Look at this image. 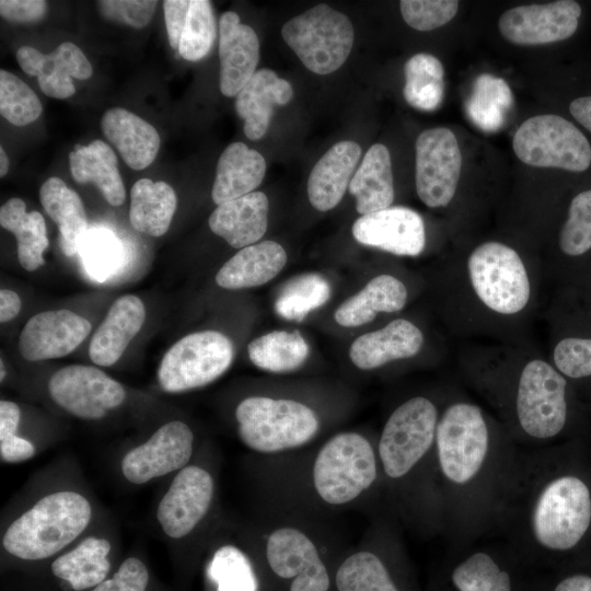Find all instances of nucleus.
<instances>
[{
    "label": "nucleus",
    "instance_id": "obj_56",
    "mask_svg": "<svg viewBox=\"0 0 591 591\" xmlns=\"http://www.w3.org/2000/svg\"><path fill=\"white\" fill-rule=\"evenodd\" d=\"M20 418L21 412L15 403L0 402V441L16 436Z\"/></svg>",
    "mask_w": 591,
    "mask_h": 591
},
{
    "label": "nucleus",
    "instance_id": "obj_46",
    "mask_svg": "<svg viewBox=\"0 0 591 591\" xmlns=\"http://www.w3.org/2000/svg\"><path fill=\"white\" fill-rule=\"evenodd\" d=\"M559 247L569 256L582 255L591 248V188L572 198L559 233Z\"/></svg>",
    "mask_w": 591,
    "mask_h": 591
},
{
    "label": "nucleus",
    "instance_id": "obj_29",
    "mask_svg": "<svg viewBox=\"0 0 591 591\" xmlns=\"http://www.w3.org/2000/svg\"><path fill=\"white\" fill-rule=\"evenodd\" d=\"M287 253L275 241L241 248L216 275L218 286L229 290L258 287L274 279L285 267Z\"/></svg>",
    "mask_w": 591,
    "mask_h": 591
},
{
    "label": "nucleus",
    "instance_id": "obj_40",
    "mask_svg": "<svg viewBox=\"0 0 591 591\" xmlns=\"http://www.w3.org/2000/svg\"><path fill=\"white\" fill-rule=\"evenodd\" d=\"M403 95L414 108L437 109L444 97V69L441 61L426 53L410 57L404 66Z\"/></svg>",
    "mask_w": 591,
    "mask_h": 591
},
{
    "label": "nucleus",
    "instance_id": "obj_43",
    "mask_svg": "<svg viewBox=\"0 0 591 591\" xmlns=\"http://www.w3.org/2000/svg\"><path fill=\"white\" fill-rule=\"evenodd\" d=\"M207 575L216 583V591H258L250 559L233 545H224L216 551Z\"/></svg>",
    "mask_w": 591,
    "mask_h": 591
},
{
    "label": "nucleus",
    "instance_id": "obj_31",
    "mask_svg": "<svg viewBox=\"0 0 591 591\" xmlns=\"http://www.w3.org/2000/svg\"><path fill=\"white\" fill-rule=\"evenodd\" d=\"M348 188L362 216L391 207L394 199L392 162L384 144L374 143L369 148Z\"/></svg>",
    "mask_w": 591,
    "mask_h": 591
},
{
    "label": "nucleus",
    "instance_id": "obj_58",
    "mask_svg": "<svg viewBox=\"0 0 591 591\" xmlns=\"http://www.w3.org/2000/svg\"><path fill=\"white\" fill-rule=\"evenodd\" d=\"M22 306L20 297L11 290L1 289L0 291V321L1 323L13 320Z\"/></svg>",
    "mask_w": 591,
    "mask_h": 591
},
{
    "label": "nucleus",
    "instance_id": "obj_57",
    "mask_svg": "<svg viewBox=\"0 0 591 591\" xmlns=\"http://www.w3.org/2000/svg\"><path fill=\"white\" fill-rule=\"evenodd\" d=\"M568 109L572 118L591 134V94L573 99Z\"/></svg>",
    "mask_w": 591,
    "mask_h": 591
},
{
    "label": "nucleus",
    "instance_id": "obj_2",
    "mask_svg": "<svg viewBox=\"0 0 591 591\" xmlns=\"http://www.w3.org/2000/svg\"><path fill=\"white\" fill-rule=\"evenodd\" d=\"M518 447L494 431L482 408L453 402L439 416L433 497L439 532L450 547L486 537Z\"/></svg>",
    "mask_w": 591,
    "mask_h": 591
},
{
    "label": "nucleus",
    "instance_id": "obj_25",
    "mask_svg": "<svg viewBox=\"0 0 591 591\" xmlns=\"http://www.w3.org/2000/svg\"><path fill=\"white\" fill-rule=\"evenodd\" d=\"M268 198L253 192L218 205L209 217L210 230L234 248H244L259 241L268 225Z\"/></svg>",
    "mask_w": 591,
    "mask_h": 591
},
{
    "label": "nucleus",
    "instance_id": "obj_21",
    "mask_svg": "<svg viewBox=\"0 0 591 591\" xmlns=\"http://www.w3.org/2000/svg\"><path fill=\"white\" fill-rule=\"evenodd\" d=\"M21 69L37 77L42 92L54 99H68L76 92L71 78L86 80L93 69L83 51L71 42L61 43L49 54L22 46L16 51Z\"/></svg>",
    "mask_w": 591,
    "mask_h": 591
},
{
    "label": "nucleus",
    "instance_id": "obj_47",
    "mask_svg": "<svg viewBox=\"0 0 591 591\" xmlns=\"http://www.w3.org/2000/svg\"><path fill=\"white\" fill-rule=\"evenodd\" d=\"M79 250L85 266L99 279L107 277L121 259L119 241L105 229L88 232Z\"/></svg>",
    "mask_w": 591,
    "mask_h": 591
},
{
    "label": "nucleus",
    "instance_id": "obj_37",
    "mask_svg": "<svg viewBox=\"0 0 591 591\" xmlns=\"http://www.w3.org/2000/svg\"><path fill=\"white\" fill-rule=\"evenodd\" d=\"M0 224L15 236L19 262L25 270L34 271L45 264L43 253L49 241L40 212H26L25 202L14 197L1 206Z\"/></svg>",
    "mask_w": 591,
    "mask_h": 591
},
{
    "label": "nucleus",
    "instance_id": "obj_10",
    "mask_svg": "<svg viewBox=\"0 0 591 591\" xmlns=\"http://www.w3.org/2000/svg\"><path fill=\"white\" fill-rule=\"evenodd\" d=\"M512 148L523 163L572 173L591 166V144L569 119L554 114L533 116L515 131Z\"/></svg>",
    "mask_w": 591,
    "mask_h": 591
},
{
    "label": "nucleus",
    "instance_id": "obj_7",
    "mask_svg": "<svg viewBox=\"0 0 591 591\" xmlns=\"http://www.w3.org/2000/svg\"><path fill=\"white\" fill-rule=\"evenodd\" d=\"M241 441L250 449L273 453L305 444L316 434L320 424L306 405L291 399L251 396L236 407Z\"/></svg>",
    "mask_w": 591,
    "mask_h": 591
},
{
    "label": "nucleus",
    "instance_id": "obj_18",
    "mask_svg": "<svg viewBox=\"0 0 591 591\" xmlns=\"http://www.w3.org/2000/svg\"><path fill=\"white\" fill-rule=\"evenodd\" d=\"M266 556L281 578H294L290 591H327L329 577L314 543L301 531L281 528L267 541Z\"/></svg>",
    "mask_w": 591,
    "mask_h": 591
},
{
    "label": "nucleus",
    "instance_id": "obj_33",
    "mask_svg": "<svg viewBox=\"0 0 591 591\" xmlns=\"http://www.w3.org/2000/svg\"><path fill=\"white\" fill-rule=\"evenodd\" d=\"M406 300L407 290L402 281L391 275H380L341 303L334 317L340 326H360L373 321L380 312L401 311Z\"/></svg>",
    "mask_w": 591,
    "mask_h": 591
},
{
    "label": "nucleus",
    "instance_id": "obj_53",
    "mask_svg": "<svg viewBox=\"0 0 591 591\" xmlns=\"http://www.w3.org/2000/svg\"><path fill=\"white\" fill-rule=\"evenodd\" d=\"M190 0H165L163 1L164 20L172 48L178 49L181 36L186 23Z\"/></svg>",
    "mask_w": 591,
    "mask_h": 591
},
{
    "label": "nucleus",
    "instance_id": "obj_8",
    "mask_svg": "<svg viewBox=\"0 0 591 591\" xmlns=\"http://www.w3.org/2000/svg\"><path fill=\"white\" fill-rule=\"evenodd\" d=\"M281 35L310 71L328 74L347 60L355 31L347 15L321 3L286 22Z\"/></svg>",
    "mask_w": 591,
    "mask_h": 591
},
{
    "label": "nucleus",
    "instance_id": "obj_54",
    "mask_svg": "<svg viewBox=\"0 0 591 591\" xmlns=\"http://www.w3.org/2000/svg\"><path fill=\"white\" fill-rule=\"evenodd\" d=\"M545 591H591V573L557 569L548 573Z\"/></svg>",
    "mask_w": 591,
    "mask_h": 591
},
{
    "label": "nucleus",
    "instance_id": "obj_60",
    "mask_svg": "<svg viewBox=\"0 0 591 591\" xmlns=\"http://www.w3.org/2000/svg\"><path fill=\"white\" fill-rule=\"evenodd\" d=\"M0 368H1L0 378H1V381H3L4 375H5V370H4V364H3V361H2V360H1V362H0Z\"/></svg>",
    "mask_w": 591,
    "mask_h": 591
},
{
    "label": "nucleus",
    "instance_id": "obj_1",
    "mask_svg": "<svg viewBox=\"0 0 591 591\" xmlns=\"http://www.w3.org/2000/svg\"><path fill=\"white\" fill-rule=\"evenodd\" d=\"M563 455L553 448H518L487 534L547 573L591 529V487L565 467Z\"/></svg>",
    "mask_w": 591,
    "mask_h": 591
},
{
    "label": "nucleus",
    "instance_id": "obj_24",
    "mask_svg": "<svg viewBox=\"0 0 591 591\" xmlns=\"http://www.w3.org/2000/svg\"><path fill=\"white\" fill-rule=\"evenodd\" d=\"M293 96L291 84L270 69H259L235 96V111L244 120V134L258 140L268 130L275 105H286Z\"/></svg>",
    "mask_w": 591,
    "mask_h": 591
},
{
    "label": "nucleus",
    "instance_id": "obj_55",
    "mask_svg": "<svg viewBox=\"0 0 591 591\" xmlns=\"http://www.w3.org/2000/svg\"><path fill=\"white\" fill-rule=\"evenodd\" d=\"M34 444L19 436H13L0 441L1 461L5 463H20L33 457Z\"/></svg>",
    "mask_w": 591,
    "mask_h": 591
},
{
    "label": "nucleus",
    "instance_id": "obj_59",
    "mask_svg": "<svg viewBox=\"0 0 591 591\" xmlns=\"http://www.w3.org/2000/svg\"><path fill=\"white\" fill-rule=\"evenodd\" d=\"M9 158L2 147H0V176L3 177L9 171Z\"/></svg>",
    "mask_w": 591,
    "mask_h": 591
},
{
    "label": "nucleus",
    "instance_id": "obj_16",
    "mask_svg": "<svg viewBox=\"0 0 591 591\" xmlns=\"http://www.w3.org/2000/svg\"><path fill=\"white\" fill-rule=\"evenodd\" d=\"M194 434L183 421L161 426L144 443L129 450L120 468L131 484L141 485L187 466L193 453Z\"/></svg>",
    "mask_w": 591,
    "mask_h": 591
},
{
    "label": "nucleus",
    "instance_id": "obj_11",
    "mask_svg": "<svg viewBox=\"0 0 591 591\" xmlns=\"http://www.w3.org/2000/svg\"><path fill=\"white\" fill-rule=\"evenodd\" d=\"M233 358V344L222 333H192L164 355L158 370L159 384L167 393L202 387L221 376Z\"/></svg>",
    "mask_w": 591,
    "mask_h": 591
},
{
    "label": "nucleus",
    "instance_id": "obj_17",
    "mask_svg": "<svg viewBox=\"0 0 591 591\" xmlns=\"http://www.w3.org/2000/svg\"><path fill=\"white\" fill-rule=\"evenodd\" d=\"M215 491L213 478L197 465H187L175 475L159 502L158 522L171 538H183L207 514Z\"/></svg>",
    "mask_w": 591,
    "mask_h": 591
},
{
    "label": "nucleus",
    "instance_id": "obj_23",
    "mask_svg": "<svg viewBox=\"0 0 591 591\" xmlns=\"http://www.w3.org/2000/svg\"><path fill=\"white\" fill-rule=\"evenodd\" d=\"M424 343L420 329L412 322L397 318L383 328L357 337L349 349L352 363L372 370L385 363L414 357Z\"/></svg>",
    "mask_w": 591,
    "mask_h": 591
},
{
    "label": "nucleus",
    "instance_id": "obj_12",
    "mask_svg": "<svg viewBox=\"0 0 591 591\" xmlns=\"http://www.w3.org/2000/svg\"><path fill=\"white\" fill-rule=\"evenodd\" d=\"M467 267L477 297L489 309L514 314L526 305L530 281L513 248L499 242H486L472 252Z\"/></svg>",
    "mask_w": 591,
    "mask_h": 591
},
{
    "label": "nucleus",
    "instance_id": "obj_13",
    "mask_svg": "<svg viewBox=\"0 0 591 591\" xmlns=\"http://www.w3.org/2000/svg\"><path fill=\"white\" fill-rule=\"evenodd\" d=\"M462 153L455 135L445 127L424 130L416 140V190L428 207H445L460 179Z\"/></svg>",
    "mask_w": 591,
    "mask_h": 591
},
{
    "label": "nucleus",
    "instance_id": "obj_26",
    "mask_svg": "<svg viewBox=\"0 0 591 591\" xmlns=\"http://www.w3.org/2000/svg\"><path fill=\"white\" fill-rule=\"evenodd\" d=\"M101 128L130 169L143 170L155 160L160 135L138 115L121 107L109 108L102 116Z\"/></svg>",
    "mask_w": 591,
    "mask_h": 591
},
{
    "label": "nucleus",
    "instance_id": "obj_36",
    "mask_svg": "<svg viewBox=\"0 0 591 591\" xmlns=\"http://www.w3.org/2000/svg\"><path fill=\"white\" fill-rule=\"evenodd\" d=\"M176 205V194L166 182L141 178L130 190L129 221L141 233L162 236L170 228Z\"/></svg>",
    "mask_w": 591,
    "mask_h": 591
},
{
    "label": "nucleus",
    "instance_id": "obj_27",
    "mask_svg": "<svg viewBox=\"0 0 591 591\" xmlns=\"http://www.w3.org/2000/svg\"><path fill=\"white\" fill-rule=\"evenodd\" d=\"M361 155L355 141L335 143L317 161L308 181V196L318 211L335 208L345 195Z\"/></svg>",
    "mask_w": 591,
    "mask_h": 591
},
{
    "label": "nucleus",
    "instance_id": "obj_19",
    "mask_svg": "<svg viewBox=\"0 0 591 591\" xmlns=\"http://www.w3.org/2000/svg\"><path fill=\"white\" fill-rule=\"evenodd\" d=\"M90 332V322L73 311L40 312L23 327L19 351L28 361L61 358L72 352Z\"/></svg>",
    "mask_w": 591,
    "mask_h": 591
},
{
    "label": "nucleus",
    "instance_id": "obj_49",
    "mask_svg": "<svg viewBox=\"0 0 591 591\" xmlns=\"http://www.w3.org/2000/svg\"><path fill=\"white\" fill-rule=\"evenodd\" d=\"M554 362L560 373L581 379L591 375V338H565L554 349Z\"/></svg>",
    "mask_w": 591,
    "mask_h": 591
},
{
    "label": "nucleus",
    "instance_id": "obj_45",
    "mask_svg": "<svg viewBox=\"0 0 591 591\" xmlns=\"http://www.w3.org/2000/svg\"><path fill=\"white\" fill-rule=\"evenodd\" d=\"M43 107L36 93L15 74L0 70V114L14 126L35 121Z\"/></svg>",
    "mask_w": 591,
    "mask_h": 591
},
{
    "label": "nucleus",
    "instance_id": "obj_15",
    "mask_svg": "<svg viewBox=\"0 0 591 591\" xmlns=\"http://www.w3.org/2000/svg\"><path fill=\"white\" fill-rule=\"evenodd\" d=\"M581 5L573 0L514 7L501 14L502 37L515 45L532 46L570 38L579 27Z\"/></svg>",
    "mask_w": 591,
    "mask_h": 591
},
{
    "label": "nucleus",
    "instance_id": "obj_6",
    "mask_svg": "<svg viewBox=\"0 0 591 591\" xmlns=\"http://www.w3.org/2000/svg\"><path fill=\"white\" fill-rule=\"evenodd\" d=\"M438 420L437 406L424 396L407 399L391 414L378 445L389 479H406L422 464L434 467Z\"/></svg>",
    "mask_w": 591,
    "mask_h": 591
},
{
    "label": "nucleus",
    "instance_id": "obj_39",
    "mask_svg": "<svg viewBox=\"0 0 591 591\" xmlns=\"http://www.w3.org/2000/svg\"><path fill=\"white\" fill-rule=\"evenodd\" d=\"M250 360L269 372H289L301 367L309 356V346L298 331H273L248 344Z\"/></svg>",
    "mask_w": 591,
    "mask_h": 591
},
{
    "label": "nucleus",
    "instance_id": "obj_4",
    "mask_svg": "<svg viewBox=\"0 0 591 591\" xmlns=\"http://www.w3.org/2000/svg\"><path fill=\"white\" fill-rule=\"evenodd\" d=\"M92 506L73 490L50 493L11 522L2 536L4 551L23 560L49 558L88 528Z\"/></svg>",
    "mask_w": 591,
    "mask_h": 591
},
{
    "label": "nucleus",
    "instance_id": "obj_48",
    "mask_svg": "<svg viewBox=\"0 0 591 591\" xmlns=\"http://www.w3.org/2000/svg\"><path fill=\"white\" fill-rule=\"evenodd\" d=\"M399 9L404 21L417 31H432L450 22L456 14L455 0H402Z\"/></svg>",
    "mask_w": 591,
    "mask_h": 591
},
{
    "label": "nucleus",
    "instance_id": "obj_52",
    "mask_svg": "<svg viewBox=\"0 0 591 591\" xmlns=\"http://www.w3.org/2000/svg\"><path fill=\"white\" fill-rule=\"evenodd\" d=\"M47 12V2L43 0H1L0 14L13 23H34Z\"/></svg>",
    "mask_w": 591,
    "mask_h": 591
},
{
    "label": "nucleus",
    "instance_id": "obj_9",
    "mask_svg": "<svg viewBox=\"0 0 591 591\" xmlns=\"http://www.w3.org/2000/svg\"><path fill=\"white\" fill-rule=\"evenodd\" d=\"M378 478L371 443L356 432L328 440L318 452L313 482L320 497L331 505L349 502L370 488Z\"/></svg>",
    "mask_w": 591,
    "mask_h": 591
},
{
    "label": "nucleus",
    "instance_id": "obj_14",
    "mask_svg": "<svg viewBox=\"0 0 591 591\" xmlns=\"http://www.w3.org/2000/svg\"><path fill=\"white\" fill-rule=\"evenodd\" d=\"M51 399L66 412L84 420H97L123 404V385L97 368L71 364L56 371L48 381Z\"/></svg>",
    "mask_w": 591,
    "mask_h": 591
},
{
    "label": "nucleus",
    "instance_id": "obj_22",
    "mask_svg": "<svg viewBox=\"0 0 591 591\" xmlns=\"http://www.w3.org/2000/svg\"><path fill=\"white\" fill-rule=\"evenodd\" d=\"M219 34L220 91L233 97L256 72L259 40L255 31L232 11L221 15Z\"/></svg>",
    "mask_w": 591,
    "mask_h": 591
},
{
    "label": "nucleus",
    "instance_id": "obj_30",
    "mask_svg": "<svg viewBox=\"0 0 591 591\" xmlns=\"http://www.w3.org/2000/svg\"><path fill=\"white\" fill-rule=\"evenodd\" d=\"M266 173V161L243 142L229 144L216 169L211 197L216 205L245 196L258 187Z\"/></svg>",
    "mask_w": 591,
    "mask_h": 591
},
{
    "label": "nucleus",
    "instance_id": "obj_44",
    "mask_svg": "<svg viewBox=\"0 0 591 591\" xmlns=\"http://www.w3.org/2000/svg\"><path fill=\"white\" fill-rule=\"evenodd\" d=\"M216 35V20L211 2L190 0L177 49L181 57L188 61H198L205 58L212 48Z\"/></svg>",
    "mask_w": 591,
    "mask_h": 591
},
{
    "label": "nucleus",
    "instance_id": "obj_20",
    "mask_svg": "<svg viewBox=\"0 0 591 591\" xmlns=\"http://www.w3.org/2000/svg\"><path fill=\"white\" fill-rule=\"evenodd\" d=\"M352 235L360 244L399 256H417L426 243L422 218L402 206L361 216L352 225Z\"/></svg>",
    "mask_w": 591,
    "mask_h": 591
},
{
    "label": "nucleus",
    "instance_id": "obj_42",
    "mask_svg": "<svg viewBox=\"0 0 591 591\" xmlns=\"http://www.w3.org/2000/svg\"><path fill=\"white\" fill-rule=\"evenodd\" d=\"M338 591H403L390 568L368 551L349 556L336 573Z\"/></svg>",
    "mask_w": 591,
    "mask_h": 591
},
{
    "label": "nucleus",
    "instance_id": "obj_32",
    "mask_svg": "<svg viewBox=\"0 0 591 591\" xmlns=\"http://www.w3.org/2000/svg\"><path fill=\"white\" fill-rule=\"evenodd\" d=\"M69 165L77 183H92L111 206L123 205L126 193L117 157L106 142L94 140L88 146L77 144L69 153Z\"/></svg>",
    "mask_w": 591,
    "mask_h": 591
},
{
    "label": "nucleus",
    "instance_id": "obj_50",
    "mask_svg": "<svg viewBox=\"0 0 591 591\" xmlns=\"http://www.w3.org/2000/svg\"><path fill=\"white\" fill-rule=\"evenodd\" d=\"M157 3V1L144 0H107L97 2L101 14L104 18L136 28H142L150 23Z\"/></svg>",
    "mask_w": 591,
    "mask_h": 591
},
{
    "label": "nucleus",
    "instance_id": "obj_38",
    "mask_svg": "<svg viewBox=\"0 0 591 591\" xmlns=\"http://www.w3.org/2000/svg\"><path fill=\"white\" fill-rule=\"evenodd\" d=\"M513 107V95L508 83L489 73L478 76L465 102L471 121L485 132H496L507 121Z\"/></svg>",
    "mask_w": 591,
    "mask_h": 591
},
{
    "label": "nucleus",
    "instance_id": "obj_35",
    "mask_svg": "<svg viewBox=\"0 0 591 591\" xmlns=\"http://www.w3.org/2000/svg\"><path fill=\"white\" fill-rule=\"evenodd\" d=\"M111 549L108 540L88 536L57 557L51 564V571L76 591L94 588L107 577L111 569Z\"/></svg>",
    "mask_w": 591,
    "mask_h": 591
},
{
    "label": "nucleus",
    "instance_id": "obj_5",
    "mask_svg": "<svg viewBox=\"0 0 591 591\" xmlns=\"http://www.w3.org/2000/svg\"><path fill=\"white\" fill-rule=\"evenodd\" d=\"M566 394V379L551 364L536 359L524 366L513 395L518 448H543L561 434L568 419Z\"/></svg>",
    "mask_w": 591,
    "mask_h": 591
},
{
    "label": "nucleus",
    "instance_id": "obj_28",
    "mask_svg": "<svg viewBox=\"0 0 591 591\" xmlns=\"http://www.w3.org/2000/svg\"><path fill=\"white\" fill-rule=\"evenodd\" d=\"M144 320L146 309L138 297L127 294L117 299L92 337L89 348L91 360L102 367L114 364Z\"/></svg>",
    "mask_w": 591,
    "mask_h": 591
},
{
    "label": "nucleus",
    "instance_id": "obj_3",
    "mask_svg": "<svg viewBox=\"0 0 591 591\" xmlns=\"http://www.w3.org/2000/svg\"><path fill=\"white\" fill-rule=\"evenodd\" d=\"M548 573L495 537L450 547L432 591H545Z\"/></svg>",
    "mask_w": 591,
    "mask_h": 591
},
{
    "label": "nucleus",
    "instance_id": "obj_51",
    "mask_svg": "<svg viewBox=\"0 0 591 591\" xmlns=\"http://www.w3.org/2000/svg\"><path fill=\"white\" fill-rule=\"evenodd\" d=\"M149 572L146 565L136 557L125 559L118 570L91 591H146Z\"/></svg>",
    "mask_w": 591,
    "mask_h": 591
},
{
    "label": "nucleus",
    "instance_id": "obj_41",
    "mask_svg": "<svg viewBox=\"0 0 591 591\" xmlns=\"http://www.w3.org/2000/svg\"><path fill=\"white\" fill-rule=\"evenodd\" d=\"M331 298V285L320 274L306 273L288 280L275 301L276 313L288 321L301 322Z\"/></svg>",
    "mask_w": 591,
    "mask_h": 591
},
{
    "label": "nucleus",
    "instance_id": "obj_34",
    "mask_svg": "<svg viewBox=\"0 0 591 591\" xmlns=\"http://www.w3.org/2000/svg\"><path fill=\"white\" fill-rule=\"evenodd\" d=\"M39 199L58 225L65 255H74L88 233V218L80 196L59 177H49L39 189Z\"/></svg>",
    "mask_w": 591,
    "mask_h": 591
}]
</instances>
